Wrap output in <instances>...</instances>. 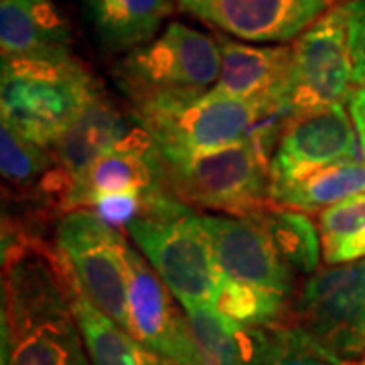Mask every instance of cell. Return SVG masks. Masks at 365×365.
I'll list each match as a JSON object with an SVG mask.
<instances>
[{"label": "cell", "instance_id": "cell-1", "mask_svg": "<svg viewBox=\"0 0 365 365\" xmlns=\"http://www.w3.org/2000/svg\"><path fill=\"white\" fill-rule=\"evenodd\" d=\"M73 292V276L55 246L4 220L2 365H91Z\"/></svg>", "mask_w": 365, "mask_h": 365}, {"label": "cell", "instance_id": "cell-2", "mask_svg": "<svg viewBox=\"0 0 365 365\" xmlns=\"http://www.w3.org/2000/svg\"><path fill=\"white\" fill-rule=\"evenodd\" d=\"M102 86L78 57L2 59V120L33 143L51 148Z\"/></svg>", "mask_w": 365, "mask_h": 365}, {"label": "cell", "instance_id": "cell-3", "mask_svg": "<svg viewBox=\"0 0 365 365\" xmlns=\"http://www.w3.org/2000/svg\"><path fill=\"white\" fill-rule=\"evenodd\" d=\"M130 110L163 160L201 157L244 143L266 118H272L217 88L158 93L132 102Z\"/></svg>", "mask_w": 365, "mask_h": 365}, {"label": "cell", "instance_id": "cell-4", "mask_svg": "<svg viewBox=\"0 0 365 365\" xmlns=\"http://www.w3.org/2000/svg\"><path fill=\"white\" fill-rule=\"evenodd\" d=\"M268 160V148L252 136L217 153L163 160V167L169 191L187 207L254 217L274 203Z\"/></svg>", "mask_w": 365, "mask_h": 365}, {"label": "cell", "instance_id": "cell-5", "mask_svg": "<svg viewBox=\"0 0 365 365\" xmlns=\"http://www.w3.org/2000/svg\"><path fill=\"white\" fill-rule=\"evenodd\" d=\"M126 232L181 307L213 302L222 274L199 213L181 205L143 215Z\"/></svg>", "mask_w": 365, "mask_h": 365}, {"label": "cell", "instance_id": "cell-6", "mask_svg": "<svg viewBox=\"0 0 365 365\" xmlns=\"http://www.w3.org/2000/svg\"><path fill=\"white\" fill-rule=\"evenodd\" d=\"M222 71L217 37L173 21L146 45L126 53L118 63V86L130 102L158 93L203 91Z\"/></svg>", "mask_w": 365, "mask_h": 365}, {"label": "cell", "instance_id": "cell-7", "mask_svg": "<svg viewBox=\"0 0 365 365\" xmlns=\"http://www.w3.org/2000/svg\"><path fill=\"white\" fill-rule=\"evenodd\" d=\"M53 246L76 287L96 309L128 329V242L91 209H73L55 225Z\"/></svg>", "mask_w": 365, "mask_h": 365}, {"label": "cell", "instance_id": "cell-8", "mask_svg": "<svg viewBox=\"0 0 365 365\" xmlns=\"http://www.w3.org/2000/svg\"><path fill=\"white\" fill-rule=\"evenodd\" d=\"M353 66L347 39V0H341L292 43V59L278 116L347 104Z\"/></svg>", "mask_w": 365, "mask_h": 365}, {"label": "cell", "instance_id": "cell-9", "mask_svg": "<svg viewBox=\"0 0 365 365\" xmlns=\"http://www.w3.org/2000/svg\"><path fill=\"white\" fill-rule=\"evenodd\" d=\"M292 323L353 364L365 353V258L307 278L292 300Z\"/></svg>", "mask_w": 365, "mask_h": 365}, {"label": "cell", "instance_id": "cell-10", "mask_svg": "<svg viewBox=\"0 0 365 365\" xmlns=\"http://www.w3.org/2000/svg\"><path fill=\"white\" fill-rule=\"evenodd\" d=\"M345 160H364L347 106L300 112L282 120L270 153V189L300 181Z\"/></svg>", "mask_w": 365, "mask_h": 365}, {"label": "cell", "instance_id": "cell-11", "mask_svg": "<svg viewBox=\"0 0 365 365\" xmlns=\"http://www.w3.org/2000/svg\"><path fill=\"white\" fill-rule=\"evenodd\" d=\"M222 35L246 43H290L341 0H175Z\"/></svg>", "mask_w": 365, "mask_h": 365}, {"label": "cell", "instance_id": "cell-12", "mask_svg": "<svg viewBox=\"0 0 365 365\" xmlns=\"http://www.w3.org/2000/svg\"><path fill=\"white\" fill-rule=\"evenodd\" d=\"M128 331L170 365H203L185 309L140 252L128 246Z\"/></svg>", "mask_w": 365, "mask_h": 365}, {"label": "cell", "instance_id": "cell-13", "mask_svg": "<svg viewBox=\"0 0 365 365\" xmlns=\"http://www.w3.org/2000/svg\"><path fill=\"white\" fill-rule=\"evenodd\" d=\"M217 270L225 278L268 288L292 299L294 274L278 256L260 223L235 215H199Z\"/></svg>", "mask_w": 365, "mask_h": 365}, {"label": "cell", "instance_id": "cell-14", "mask_svg": "<svg viewBox=\"0 0 365 365\" xmlns=\"http://www.w3.org/2000/svg\"><path fill=\"white\" fill-rule=\"evenodd\" d=\"M148 132L130 112L118 108L104 91L81 110L66 134L53 144L55 160L66 170L71 185L98 160L118 148L148 140Z\"/></svg>", "mask_w": 365, "mask_h": 365}, {"label": "cell", "instance_id": "cell-15", "mask_svg": "<svg viewBox=\"0 0 365 365\" xmlns=\"http://www.w3.org/2000/svg\"><path fill=\"white\" fill-rule=\"evenodd\" d=\"M217 43L222 51V71L213 88L256 104L270 116H278L292 45H250L227 35H217Z\"/></svg>", "mask_w": 365, "mask_h": 365}, {"label": "cell", "instance_id": "cell-16", "mask_svg": "<svg viewBox=\"0 0 365 365\" xmlns=\"http://www.w3.org/2000/svg\"><path fill=\"white\" fill-rule=\"evenodd\" d=\"M2 59L71 55V33L53 0H0Z\"/></svg>", "mask_w": 365, "mask_h": 365}, {"label": "cell", "instance_id": "cell-17", "mask_svg": "<svg viewBox=\"0 0 365 365\" xmlns=\"http://www.w3.org/2000/svg\"><path fill=\"white\" fill-rule=\"evenodd\" d=\"M102 47L112 53H130L160 33L175 0H83Z\"/></svg>", "mask_w": 365, "mask_h": 365}, {"label": "cell", "instance_id": "cell-18", "mask_svg": "<svg viewBox=\"0 0 365 365\" xmlns=\"http://www.w3.org/2000/svg\"><path fill=\"white\" fill-rule=\"evenodd\" d=\"M73 313L91 365H170L148 351L128 329L96 309L78 287L73 292Z\"/></svg>", "mask_w": 365, "mask_h": 365}, {"label": "cell", "instance_id": "cell-19", "mask_svg": "<svg viewBox=\"0 0 365 365\" xmlns=\"http://www.w3.org/2000/svg\"><path fill=\"white\" fill-rule=\"evenodd\" d=\"M365 193V160H345L300 179L270 189L276 205L299 209L304 213H321Z\"/></svg>", "mask_w": 365, "mask_h": 365}, {"label": "cell", "instance_id": "cell-20", "mask_svg": "<svg viewBox=\"0 0 365 365\" xmlns=\"http://www.w3.org/2000/svg\"><path fill=\"white\" fill-rule=\"evenodd\" d=\"M250 220L264 227L278 256L287 262L292 272L304 276L319 272L323 260L321 232L317 222H313L304 211L272 203Z\"/></svg>", "mask_w": 365, "mask_h": 365}, {"label": "cell", "instance_id": "cell-21", "mask_svg": "<svg viewBox=\"0 0 365 365\" xmlns=\"http://www.w3.org/2000/svg\"><path fill=\"white\" fill-rule=\"evenodd\" d=\"M246 365H349L297 323L252 329Z\"/></svg>", "mask_w": 365, "mask_h": 365}, {"label": "cell", "instance_id": "cell-22", "mask_svg": "<svg viewBox=\"0 0 365 365\" xmlns=\"http://www.w3.org/2000/svg\"><path fill=\"white\" fill-rule=\"evenodd\" d=\"M203 365H246L252 327L227 319L213 304L182 307Z\"/></svg>", "mask_w": 365, "mask_h": 365}, {"label": "cell", "instance_id": "cell-23", "mask_svg": "<svg viewBox=\"0 0 365 365\" xmlns=\"http://www.w3.org/2000/svg\"><path fill=\"white\" fill-rule=\"evenodd\" d=\"M211 304L227 319L252 329L292 323V300L288 297L225 276L220 278Z\"/></svg>", "mask_w": 365, "mask_h": 365}, {"label": "cell", "instance_id": "cell-24", "mask_svg": "<svg viewBox=\"0 0 365 365\" xmlns=\"http://www.w3.org/2000/svg\"><path fill=\"white\" fill-rule=\"evenodd\" d=\"M317 225L327 266L365 258V193L321 211Z\"/></svg>", "mask_w": 365, "mask_h": 365}, {"label": "cell", "instance_id": "cell-25", "mask_svg": "<svg viewBox=\"0 0 365 365\" xmlns=\"http://www.w3.org/2000/svg\"><path fill=\"white\" fill-rule=\"evenodd\" d=\"M90 209L102 222L120 232L122 227L126 230L134 220L148 213V201L136 193H118L98 199Z\"/></svg>", "mask_w": 365, "mask_h": 365}, {"label": "cell", "instance_id": "cell-26", "mask_svg": "<svg viewBox=\"0 0 365 365\" xmlns=\"http://www.w3.org/2000/svg\"><path fill=\"white\" fill-rule=\"evenodd\" d=\"M347 39L353 66V86L365 88V0H347Z\"/></svg>", "mask_w": 365, "mask_h": 365}, {"label": "cell", "instance_id": "cell-27", "mask_svg": "<svg viewBox=\"0 0 365 365\" xmlns=\"http://www.w3.org/2000/svg\"><path fill=\"white\" fill-rule=\"evenodd\" d=\"M345 106L349 110V116H351L353 126H355L361 158L365 160V88H353Z\"/></svg>", "mask_w": 365, "mask_h": 365}, {"label": "cell", "instance_id": "cell-28", "mask_svg": "<svg viewBox=\"0 0 365 365\" xmlns=\"http://www.w3.org/2000/svg\"><path fill=\"white\" fill-rule=\"evenodd\" d=\"M349 365H365V353H364V357H361L359 361H353V364H349Z\"/></svg>", "mask_w": 365, "mask_h": 365}]
</instances>
